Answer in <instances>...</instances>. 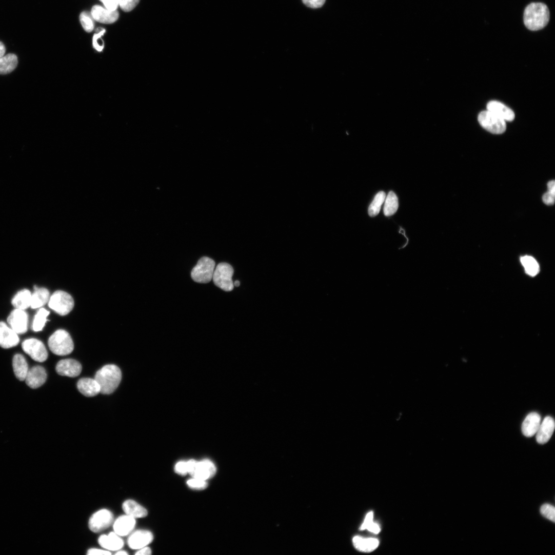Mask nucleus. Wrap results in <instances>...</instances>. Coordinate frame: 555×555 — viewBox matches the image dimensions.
<instances>
[{"label":"nucleus","instance_id":"1","mask_svg":"<svg viewBox=\"0 0 555 555\" xmlns=\"http://www.w3.org/2000/svg\"><path fill=\"white\" fill-rule=\"evenodd\" d=\"M525 27L529 30L537 31L543 29L549 21V11L547 7L542 3H532L525 9L523 16Z\"/></svg>","mask_w":555,"mask_h":555},{"label":"nucleus","instance_id":"2","mask_svg":"<svg viewBox=\"0 0 555 555\" xmlns=\"http://www.w3.org/2000/svg\"><path fill=\"white\" fill-rule=\"evenodd\" d=\"M122 372L114 365H108L98 370L95 379L101 387V393L110 394L117 388L122 380Z\"/></svg>","mask_w":555,"mask_h":555},{"label":"nucleus","instance_id":"3","mask_svg":"<svg viewBox=\"0 0 555 555\" xmlns=\"http://www.w3.org/2000/svg\"><path fill=\"white\" fill-rule=\"evenodd\" d=\"M48 345L51 351L59 356L71 354L74 350V343L70 335L64 330H59L49 338Z\"/></svg>","mask_w":555,"mask_h":555},{"label":"nucleus","instance_id":"4","mask_svg":"<svg viewBox=\"0 0 555 555\" xmlns=\"http://www.w3.org/2000/svg\"><path fill=\"white\" fill-rule=\"evenodd\" d=\"M215 265L212 259L207 256L202 257L191 271L192 279L199 284L210 283L212 280Z\"/></svg>","mask_w":555,"mask_h":555},{"label":"nucleus","instance_id":"5","mask_svg":"<svg viewBox=\"0 0 555 555\" xmlns=\"http://www.w3.org/2000/svg\"><path fill=\"white\" fill-rule=\"evenodd\" d=\"M234 270L226 263L219 264L214 269L212 280L216 286L225 292H230L234 288L232 277Z\"/></svg>","mask_w":555,"mask_h":555},{"label":"nucleus","instance_id":"6","mask_svg":"<svg viewBox=\"0 0 555 555\" xmlns=\"http://www.w3.org/2000/svg\"><path fill=\"white\" fill-rule=\"evenodd\" d=\"M48 305L59 315L66 316L73 309L74 302L72 297L67 292L57 291L50 297Z\"/></svg>","mask_w":555,"mask_h":555},{"label":"nucleus","instance_id":"7","mask_svg":"<svg viewBox=\"0 0 555 555\" xmlns=\"http://www.w3.org/2000/svg\"><path fill=\"white\" fill-rule=\"evenodd\" d=\"M478 121L483 128L492 134H501L506 129V122L488 110L479 114Z\"/></svg>","mask_w":555,"mask_h":555},{"label":"nucleus","instance_id":"8","mask_svg":"<svg viewBox=\"0 0 555 555\" xmlns=\"http://www.w3.org/2000/svg\"><path fill=\"white\" fill-rule=\"evenodd\" d=\"M25 353L35 361L43 363L48 358V353L44 344L36 339H29L22 344Z\"/></svg>","mask_w":555,"mask_h":555},{"label":"nucleus","instance_id":"9","mask_svg":"<svg viewBox=\"0 0 555 555\" xmlns=\"http://www.w3.org/2000/svg\"><path fill=\"white\" fill-rule=\"evenodd\" d=\"M113 521V514L108 509H101L90 518L89 527L94 532H101L108 528Z\"/></svg>","mask_w":555,"mask_h":555},{"label":"nucleus","instance_id":"10","mask_svg":"<svg viewBox=\"0 0 555 555\" xmlns=\"http://www.w3.org/2000/svg\"><path fill=\"white\" fill-rule=\"evenodd\" d=\"M7 321L9 326L18 334L28 331L29 316L25 310L15 309L10 313Z\"/></svg>","mask_w":555,"mask_h":555},{"label":"nucleus","instance_id":"11","mask_svg":"<svg viewBox=\"0 0 555 555\" xmlns=\"http://www.w3.org/2000/svg\"><path fill=\"white\" fill-rule=\"evenodd\" d=\"M19 342L18 334L6 323L0 322V347L10 349L17 346Z\"/></svg>","mask_w":555,"mask_h":555},{"label":"nucleus","instance_id":"12","mask_svg":"<svg viewBox=\"0 0 555 555\" xmlns=\"http://www.w3.org/2000/svg\"><path fill=\"white\" fill-rule=\"evenodd\" d=\"M56 370L60 375L75 378L81 373L82 366L78 362L74 360L67 359L59 362Z\"/></svg>","mask_w":555,"mask_h":555},{"label":"nucleus","instance_id":"13","mask_svg":"<svg viewBox=\"0 0 555 555\" xmlns=\"http://www.w3.org/2000/svg\"><path fill=\"white\" fill-rule=\"evenodd\" d=\"M153 540L152 532L146 530H137L129 537L127 543L133 549H139L147 546Z\"/></svg>","mask_w":555,"mask_h":555},{"label":"nucleus","instance_id":"14","mask_svg":"<svg viewBox=\"0 0 555 555\" xmlns=\"http://www.w3.org/2000/svg\"><path fill=\"white\" fill-rule=\"evenodd\" d=\"M47 374L45 369L37 366L29 370L25 380L27 385L32 388L37 389L42 387L46 382Z\"/></svg>","mask_w":555,"mask_h":555},{"label":"nucleus","instance_id":"15","mask_svg":"<svg viewBox=\"0 0 555 555\" xmlns=\"http://www.w3.org/2000/svg\"><path fill=\"white\" fill-rule=\"evenodd\" d=\"M554 428V420L550 417H545L536 434L537 442L540 444L547 443L553 433Z\"/></svg>","mask_w":555,"mask_h":555},{"label":"nucleus","instance_id":"16","mask_svg":"<svg viewBox=\"0 0 555 555\" xmlns=\"http://www.w3.org/2000/svg\"><path fill=\"white\" fill-rule=\"evenodd\" d=\"M216 473L214 464L209 460L197 462L195 467L191 474L193 478L206 481L212 478Z\"/></svg>","mask_w":555,"mask_h":555},{"label":"nucleus","instance_id":"17","mask_svg":"<svg viewBox=\"0 0 555 555\" xmlns=\"http://www.w3.org/2000/svg\"><path fill=\"white\" fill-rule=\"evenodd\" d=\"M91 13L95 21L104 24H113L119 18V13L117 10L109 11L100 6H94Z\"/></svg>","mask_w":555,"mask_h":555},{"label":"nucleus","instance_id":"18","mask_svg":"<svg viewBox=\"0 0 555 555\" xmlns=\"http://www.w3.org/2000/svg\"><path fill=\"white\" fill-rule=\"evenodd\" d=\"M135 518L127 514L118 517L113 524L114 532L120 536H126L130 533L135 527Z\"/></svg>","mask_w":555,"mask_h":555},{"label":"nucleus","instance_id":"19","mask_svg":"<svg viewBox=\"0 0 555 555\" xmlns=\"http://www.w3.org/2000/svg\"><path fill=\"white\" fill-rule=\"evenodd\" d=\"M541 424V417L536 412L527 415L522 425V431L524 436L530 438L536 434Z\"/></svg>","mask_w":555,"mask_h":555},{"label":"nucleus","instance_id":"20","mask_svg":"<svg viewBox=\"0 0 555 555\" xmlns=\"http://www.w3.org/2000/svg\"><path fill=\"white\" fill-rule=\"evenodd\" d=\"M487 110L505 122H512L515 117L514 112L508 107L497 101L490 102L487 106Z\"/></svg>","mask_w":555,"mask_h":555},{"label":"nucleus","instance_id":"21","mask_svg":"<svg viewBox=\"0 0 555 555\" xmlns=\"http://www.w3.org/2000/svg\"><path fill=\"white\" fill-rule=\"evenodd\" d=\"M100 545L108 550H119L124 545L123 539L115 532L103 534L98 539Z\"/></svg>","mask_w":555,"mask_h":555},{"label":"nucleus","instance_id":"22","mask_svg":"<svg viewBox=\"0 0 555 555\" xmlns=\"http://www.w3.org/2000/svg\"><path fill=\"white\" fill-rule=\"evenodd\" d=\"M79 391L87 397H93L101 393V387L95 379L84 378L77 383Z\"/></svg>","mask_w":555,"mask_h":555},{"label":"nucleus","instance_id":"23","mask_svg":"<svg viewBox=\"0 0 555 555\" xmlns=\"http://www.w3.org/2000/svg\"><path fill=\"white\" fill-rule=\"evenodd\" d=\"M353 543L356 549L364 552H372L379 545V541L376 538H366L360 536L354 537Z\"/></svg>","mask_w":555,"mask_h":555},{"label":"nucleus","instance_id":"24","mask_svg":"<svg viewBox=\"0 0 555 555\" xmlns=\"http://www.w3.org/2000/svg\"><path fill=\"white\" fill-rule=\"evenodd\" d=\"M50 297V293L48 289L35 286L34 292L32 295L31 308L33 309L42 308L48 303Z\"/></svg>","mask_w":555,"mask_h":555},{"label":"nucleus","instance_id":"25","mask_svg":"<svg viewBox=\"0 0 555 555\" xmlns=\"http://www.w3.org/2000/svg\"><path fill=\"white\" fill-rule=\"evenodd\" d=\"M13 366L17 379L21 381H25L29 370L25 358L22 354H16L13 358Z\"/></svg>","mask_w":555,"mask_h":555},{"label":"nucleus","instance_id":"26","mask_svg":"<svg viewBox=\"0 0 555 555\" xmlns=\"http://www.w3.org/2000/svg\"><path fill=\"white\" fill-rule=\"evenodd\" d=\"M125 513L134 518H144L147 516V509L133 500H127L123 504Z\"/></svg>","mask_w":555,"mask_h":555},{"label":"nucleus","instance_id":"27","mask_svg":"<svg viewBox=\"0 0 555 555\" xmlns=\"http://www.w3.org/2000/svg\"><path fill=\"white\" fill-rule=\"evenodd\" d=\"M32 293L28 289L18 292L12 301L13 307L17 309L25 310L31 307Z\"/></svg>","mask_w":555,"mask_h":555},{"label":"nucleus","instance_id":"28","mask_svg":"<svg viewBox=\"0 0 555 555\" xmlns=\"http://www.w3.org/2000/svg\"><path fill=\"white\" fill-rule=\"evenodd\" d=\"M18 60L14 54H9L0 58V74H8L12 72L17 67Z\"/></svg>","mask_w":555,"mask_h":555},{"label":"nucleus","instance_id":"29","mask_svg":"<svg viewBox=\"0 0 555 555\" xmlns=\"http://www.w3.org/2000/svg\"><path fill=\"white\" fill-rule=\"evenodd\" d=\"M386 199L384 208L385 216H390L394 214L399 208V200L393 191H390Z\"/></svg>","mask_w":555,"mask_h":555},{"label":"nucleus","instance_id":"30","mask_svg":"<svg viewBox=\"0 0 555 555\" xmlns=\"http://www.w3.org/2000/svg\"><path fill=\"white\" fill-rule=\"evenodd\" d=\"M50 312L44 308H41L33 320L32 325V330L36 332L42 331L45 327L47 322L49 321L48 317Z\"/></svg>","mask_w":555,"mask_h":555},{"label":"nucleus","instance_id":"31","mask_svg":"<svg viewBox=\"0 0 555 555\" xmlns=\"http://www.w3.org/2000/svg\"><path fill=\"white\" fill-rule=\"evenodd\" d=\"M521 262L526 272L531 276L537 275L539 272V265L532 256L525 255L521 258Z\"/></svg>","mask_w":555,"mask_h":555},{"label":"nucleus","instance_id":"32","mask_svg":"<svg viewBox=\"0 0 555 555\" xmlns=\"http://www.w3.org/2000/svg\"><path fill=\"white\" fill-rule=\"evenodd\" d=\"M386 197V194L384 191H380L377 193L369 207L368 213L369 216L374 217L378 215Z\"/></svg>","mask_w":555,"mask_h":555},{"label":"nucleus","instance_id":"33","mask_svg":"<svg viewBox=\"0 0 555 555\" xmlns=\"http://www.w3.org/2000/svg\"><path fill=\"white\" fill-rule=\"evenodd\" d=\"M80 19L82 25L86 32L91 33L93 31L95 23L91 13L84 12L81 13Z\"/></svg>","mask_w":555,"mask_h":555},{"label":"nucleus","instance_id":"34","mask_svg":"<svg viewBox=\"0 0 555 555\" xmlns=\"http://www.w3.org/2000/svg\"><path fill=\"white\" fill-rule=\"evenodd\" d=\"M540 512L545 518L555 522V508L553 506L548 504L543 505L540 508Z\"/></svg>","mask_w":555,"mask_h":555},{"label":"nucleus","instance_id":"35","mask_svg":"<svg viewBox=\"0 0 555 555\" xmlns=\"http://www.w3.org/2000/svg\"><path fill=\"white\" fill-rule=\"evenodd\" d=\"M106 32L105 29H103L98 34H94L93 38V48L98 52H102L104 48L105 44L104 41L101 39V37L103 36Z\"/></svg>","mask_w":555,"mask_h":555},{"label":"nucleus","instance_id":"36","mask_svg":"<svg viewBox=\"0 0 555 555\" xmlns=\"http://www.w3.org/2000/svg\"><path fill=\"white\" fill-rule=\"evenodd\" d=\"M140 0H119L121 9L125 12L132 11L139 4Z\"/></svg>","mask_w":555,"mask_h":555},{"label":"nucleus","instance_id":"37","mask_svg":"<svg viewBox=\"0 0 555 555\" xmlns=\"http://www.w3.org/2000/svg\"><path fill=\"white\" fill-rule=\"evenodd\" d=\"M187 484L191 488L198 490L204 489L207 486L206 481L195 478L189 480Z\"/></svg>","mask_w":555,"mask_h":555},{"label":"nucleus","instance_id":"38","mask_svg":"<svg viewBox=\"0 0 555 555\" xmlns=\"http://www.w3.org/2000/svg\"><path fill=\"white\" fill-rule=\"evenodd\" d=\"M303 2L309 8L319 9L324 6L326 3V0H303Z\"/></svg>","mask_w":555,"mask_h":555},{"label":"nucleus","instance_id":"39","mask_svg":"<svg viewBox=\"0 0 555 555\" xmlns=\"http://www.w3.org/2000/svg\"><path fill=\"white\" fill-rule=\"evenodd\" d=\"M100 1L103 3L107 10L111 11L117 10L119 6V0H100Z\"/></svg>","mask_w":555,"mask_h":555},{"label":"nucleus","instance_id":"40","mask_svg":"<svg viewBox=\"0 0 555 555\" xmlns=\"http://www.w3.org/2000/svg\"><path fill=\"white\" fill-rule=\"evenodd\" d=\"M175 471L180 475H186L188 473L187 462L184 461L178 462L175 466Z\"/></svg>","mask_w":555,"mask_h":555},{"label":"nucleus","instance_id":"41","mask_svg":"<svg viewBox=\"0 0 555 555\" xmlns=\"http://www.w3.org/2000/svg\"><path fill=\"white\" fill-rule=\"evenodd\" d=\"M373 519V512L371 511L367 514L363 524L360 527V529L362 530L367 529L374 523Z\"/></svg>","mask_w":555,"mask_h":555},{"label":"nucleus","instance_id":"42","mask_svg":"<svg viewBox=\"0 0 555 555\" xmlns=\"http://www.w3.org/2000/svg\"><path fill=\"white\" fill-rule=\"evenodd\" d=\"M554 197L555 193L548 191L543 195L542 199L545 204L551 205L554 204Z\"/></svg>","mask_w":555,"mask_h":555},{"label":"nucleus","instance_id":"43","mask_svg":"<svg viewBox=\"0 0 555 555\" xmlns=\"http://www.w3.org/2000/svg\"><path fill=\"white\" fill-rule=\"evenodd\" d=\"M87 554L89 555H108L111 554L112 553L107 550H104L98 548H91L88 550Z\"/></svg>","mask_w":555,"mask_h":555},{"label":"nucleus","instance_id":"44","mask_svg":"<svg viewBox=\"0 0 555 555\" xmlns=\"http://www.w3.org/2000/svg\"><path fill=\"white\" fill-rule=\"evenodd\" d=\"M152 553L151 549L150 547L147 546L138 549V550L135 553L137 555H150Z\"/></svg>","mask_w":555,"mask_h":555},{"label":"nucleus","instance_id":"45","mask_svg":"<svg viewBox=\"0 0 555 555\" xmlns=\"http://www.w3.org/2000/svg\"><path fill=\"white\" fill-rule=\"evenodd\" d=\"M368 530L369 531H370V532H373V533H376V534H377V533H379V532H380V531H381V529H380V526H379V525H378V524H376V523H373V524H372V525H371V526H370L369 527V528H368Z\"/></svg>","mask_w":555,"mask_h":555},{"label":"nucleus","instance_id":"46","mask_svg":"<svg viewBox=\"0 0 555 555\" xmlns=\"http://www.w3.org/2000/svg\"><path fill=\"white\" fill-rule=\"evenodd\" d=\"M548 191L555 193V183L554 181L549 182L547 184Z\"/></svg>","mask_w":555,"mask_h":555},{"label":"nucleus","instance_id":"47","mask_svg":"<svg viewBox=\"0 0 555 555\" xmlns=\"http://www.w3.org/2000/svg\"><path fill=\"white\" fill-rule=\"evenodd\" d=\"M6 52V48L5 45L0 42V58L4 57Z\"/></svg>","mask_w":555,"mask_h":555},{"label":"nucleus","instance_id":"48","mask_svg":"<svg viewBox=\"0 0 555 555\" xmlns=\"http://www.w3.org/2000/svg\"><path fill=\"white\" fill-rule=\"evenodd\" d=\"M128 554V553L127 552H126V551H123V550L118 551L117 552H116L115 553V554H118V555H121V554L124 555V554Z\"/></svg>","mask_w":555,"mask_h":555},{"label":"nucleus","instance_id":"49","mask_svg":"<svg viewBox=\"0 0 555 555\" xmlns=\"http://www.w3.org/2000/svg\"><path fill=\"white\" fill-rule=\"evenodd\" d=\"M233 285H234V287L235 286L236 287H238L240 285V282L236 281L233 283Z\"/></svg>","mask_w":555,"mask_h":555}]
</instances>
